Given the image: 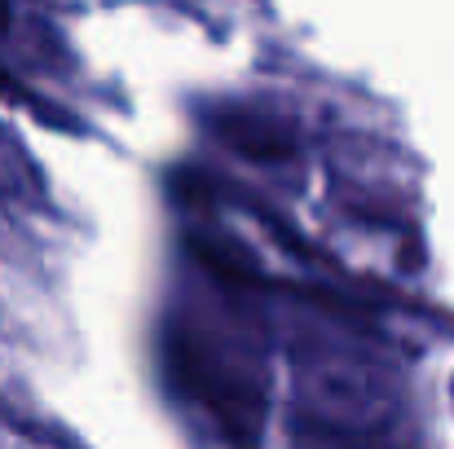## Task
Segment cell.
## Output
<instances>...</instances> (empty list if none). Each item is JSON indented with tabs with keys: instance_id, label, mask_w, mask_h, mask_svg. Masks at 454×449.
<instances>
[{
	"instance_id": "obj_1",
	"label": "cell",
	"mask_w": 454,
	"mask_h": 449,
	"mask_svg": "<svg viewBox=\"0 0 454 449\" xmlns=\"http://www.w3.org/2000/svg\"><path fill=\"white\" fill-rule=\"evenodd\" d=\"M216 133L247 159H261V163H274V159H287L296 142H292V128L278 120V115H265V111H230V115H216Z\"/></svg>"
},
{
	"instance_id": "obj_2",
	"label": "cell",
	"mask_w": 454,
	"mask_h": 449,
	"mask_svg": "<svg viewBox=\"0 0 454 449\" xmlns=\"http://www.w3.org/2000/svg\"><path fill=\"white\" fill-rule=\"evenodd\" d=\"M9 27V0H0V31Z\"/></svg>"
}]
</instances>
